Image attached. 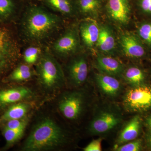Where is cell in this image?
I'll use <instances>...</instances> for the list:
<instances>
[{
	"instance_id": "5b68a950",
	"label": "cell",
	"mask_w": 151,
	"mask_h": 151,
	"mask_svg": "<svg viewBox=\"0 0 151 151\" xmlns=\"http://www.w3.org/2000/svg\"><path fill=\"white\" fill-rule=\"evenodd\" d=\"M123 105L130 112H142L151 110V86L143 84L133 86L126 92Z\"/></svg>"
},
{
	"instance_id": "277c9868",
	"label": "cell",
	"mask_w": 151,
	"mask_h": 151,
	"mask_svg": "<svg viewBox=\"0 0 151 151\" xmlns=\"http://www.w3.org/2000/svg\"><path fill=\"white\" fill-rule=\"evenodd\" d=\"M20 56L19 47L12 32L0 25V79L15 67Z\"/></svg>"
},
{
	"instance_id": "4316f807",
	"label": "cell",
	"mask_w": 151,
	"mask_h": 151,
	"mask_svg": "<svg viewBox=\"0 0 151 151\" xmlns=\"http://www.w3.org/2000/svg\"><path fill=\"white\" fill-rule=\"evenodd\" d=\"M142 141L141 139H138L115 146L114 150L116 151H139L142 150Z\"/></svg>"
},
{
	"instance_id": "8fae6325",
	"label": "cell",
	"mask_w": 151,
	"mask_h": 151,
	"mask_svg": "<svg viewBox=\"0 0 151 151\" xmlns=\"http://www.w3.org/2000/svg\"><path fill=\"white\" fill-rule=\"evenodd\" d=\"M120 42L122 51L127 57L139 59L145 55V49L140 39L133 34H122L120 36Z\"/></svg>"
},
{
	"instance_id": "7a4b0ae2",
	"label": "cell",
	"mask_w": 151,
	"mask_h": 151,
	"mask_svg": "<svg viewBox=\"0 0 151 151\" xmlns=\"http://www.w3.org/2000/svg\"><path fill=\"white\" fill-rule=\"evenodd\" d=\"M67 134L50 118L42 119L34 127L24 141L22 150L26 151L50 150L60 148L67 143Z\"/></svg>"
},
{
	"instance_id": "e0dca14e",
	"label": "cell",
	"mask_w": 151,
	"mask_h": 151,
	"mask_svg": "<svg viewBox=\"0 0 151 151\" xmlns=\"http://www.w3.org/2000/svg\"><path fill=\"white\" fill-rule=\"evenodd\" d=\"M142 119L138 115L135 116L128 122L120 132L116 146L136 139L140 131Z\"/></svg>"
},
{
	"instance_id": "5bb4252c",
	"label": "cell",
	"mask_w": 151,
	"mask_h": 151,
	"mask_svg": "<svg viewBox=\"0 0 151 151\" xmlns=\"http://www.w3.org/2000/svg\"><path fill=\"white\" fill-rule=\"evenodd\" d=\"M96 65L100 73L116 76L122 75L124 65L112 55L99 53L96 58Z\"/></svg>"
},
{
	"instance_id": "4fadbf2b",
	"label": "cell",
	"mask_w": 151,
	"mask_h": 151,
	"mask_svg": "<svg viewBox=\"0 0 151 151\" xmlns=\"http://www.w3.org/2000/svg\"><path fill=\"white\" fill-rule=\"evenodd\" d=\"M80 38L87 48L92 49L96 47L100 26L95 19L87 18L82 21L78 26Z\"/></svg>"
},
{
	"instance_id": "9a60e30c",
	"label": "cell",
	"mask_w": 151,
	"mask_h": 151,
	"mask_svg": "<svg viewBox=\"0 0 151 151\" xmlns=\"http://www.w3.org/2000/svg\"><path fill=\"white\" fill-rule=\"evenodd\" d=\"M95 78L97 86L107 96L116 97L122 90V84L115 76L100 73L95 74Z\"/></svg>"
},
{
	"instance_id": "8992f818",
	"label": "cell",
	"mask_w": 151,
	"mask_h": 151,
	"mask_svg": "<svg viewBox=\"0 0 151 151\" xmlns=\"http://www.w3.org/2000/svg\"><path fill=\"white\" fill-rule=\"evenodd\" d=\"M81 47L78 27L72 26L65 29L52 43L50 49L57 56L65 57L75 54Z\"/></svg>"
},
{
	"instance_id": "6da1fadb",
	"label": "cell",
	"mask_w": 151,
	"mask_h": 151,
	"mask_svg": "<svg viewBox=\"0 0 151 151\" xmlns=\"http://www.w3.org/2000/svg\"><path fill=\"white\" fill-rule=\"evenodd\" d=\"M61 17L38 6H32L24 14L21 30L27 41L40 43L48 39L61 27Z\"/></svg>"
},
{
	"instance_id": "2e32d148",
	"label": "cell",
	"mask_w": 151,
	"mask_h": 151,
	"mask_svg": "<svg viewBox=\"0 0 151 151\" xmlns=\"http://www.w3.org/2000/svg\"><path fill=\"white\" fill-rule=\"evenodd\" d=\"M101 53L111 55L116 48V41L113 30L107 25L100 26L99 37L96 45Z\"/></svg>"
},
{
	"instance_id": "484cf974",
	"label": "cell",
	"mask_w": 151,
	"mask_h": 151,
	"mask_svg": "<svg viewBox=\"0 0 151 151\" xmlns=\"http://www.w3.org/2000/svg\"><path fill=\"white\" fill-rule=\"evenodd\" d=\"M138 34L141 40L151 47V22H145L140 25Z\"/></svg>"
},
{
	"instance_id": "30bf717a",
	"label": "cell",
	"mask_w": 151,
	"mask_h": 151,
	"mask_svg": "<svg viewBox=\"0 0 151 151\" xmlns=\"http://www.w3.org/2000/svg\"><path fill=\"white\" fill-rule=\"evenodd\" d=\"M68 78L76 86H81L87 79L88 65L86 57L84 54L76 55L70 60L67 66Z\"/></svg>"
},
{
	"instance_id": "4dcf8cb0",
	"label": "cell",
	"mask_w": 151,
	"mask_h": 151,
	"mask_svg": "<svg viewBox=\"0 0 151 151\" xmlns=\"http://www.w3.org/2000/svg\"><path fill=\"white\" fill-rule=\"evenodd\" d=\"M145 141L146 145L147 147L148 148L149 150H151V132H148L147 134H146Z\"/></svg>"
},
{
	"instance_id": "ba28073f",
	"label": "cell",
	"mask_w": 151,
	"mask_h": 151,
	"mask_svg": "<svg viewBox=\"0 0 151 151\" xmlns=\"http://www.w3.org/2000/svg\"><path fill=\"white\" fill-rule=\"evenodd\" d=\"M122 116L111 110L101 111L94 117L89 126V131L94 135L103 134L111 132L121 124Z\"/></svg>"
},
{
	"instance_id": "d6986e66",
	"label": "cell",
	"mask_w": 151,
	"mask_h": 151,
	"mask_svg": "<svg viewBox=\"0 0 151 151\" xmlns=\"http://www.w3.org/2000/svg\"><path fill=\"white\" fill-rule=\"evenodd\" d=\"M35 74V70L32 69L31 65L26 63H21L16 65L5 79L8 82H22L29 80Z\"/></svg>"
},
{
	"instance_id": "7c38bea8",
	"label": "cell",
	"mask_w": 151,
	"mask_h": 151,
	"mask_svg": "<svg viewBox=\"0 0 151 151\" xmlns=\"http://www.w3.org/2000/svg\"><path fill=\"white\" fill-rule=\"evenodd\" d=\"M107 12L110 18L117 23L127 25L131 18V6L129 0H108Z\"/></svg>"
},
{
	"instance_id": "83f0119b",
	"label": "cell",
	"mask_w": 151,
	"mask_h": 151,
	"mask_svg": "<svg viewBox=\"0 0 151 151\" xmlns=\"http://www.w3.org/2000/svg\"><path fill=\"white\" fill-rule=\"evenodd\" d=\"M28 122L27 117L22 119L9 120L3 123L2 127L10 129H26Z\"/></svg>"
},
{
	"instance_id": "1f68e13d",
	"label": "cell",
	"mask_w": 151,
	"mask_h": 151,
	"mask_svg": "<svg viewBox=\"0 0 151 151\" xmlns=\"http://www.w3.org/2000/svg\"><path fill=\"white\" fill-rule=\"evenodd\" d=\"M145 124L146 126L149 129V132H151V115L148 116L146 119Z\"/></svg>"
},
{
	"instance_id": "ffe728a7",
	"label": "cell",
	"mask_w": 151,
	"mask_h": 151,
	"mask_svg": "<svg viewBox=\"0 0 151 151\" xmlns=\"http://www.w3.org/2000/svg\"><path fill=\"white\" fill-rule=\"evenodd\" d=\"M44 1L50 9L64 16L71 17L77 14L71 0H44Z\"/></svg>"
},
{
	"instance_id": "52a82bcc",
	"label": "cell",
	"mask_w": 151,
	"mask_h": 151,
	"mask_svg": "<svg viewBox=\"0 0 151 151\" xmlns=\"http://www.w3.org/2000/svg\"><path fill=\"white\" fill-rule=\"evenodd\" d=\"M85 97L83 92L73 91L63 94L58 107L63 116L71 121L78 119L85 108Z\"/></svg>"
},
{
	"instance_id": "ac0fdd59",
	"label": "cell",
	"mask_w": 151,
	"mask_h": 151,
	"mask_svg": "<svg viewBox=\"0 0 151 151\" xmlns=\"http://www.w3.org/2000/svg\"><path fill=\"white\" fill-rule=\"evenodd\" d=\"M29 104L24 102H19L11 105L6 109L0 117V123L13 119H23L30 110Z\"/></svg>"
},
{
	"instance_id": "7402d4cb",
	"label": "cell",
	"mask_w": 151,
	"mask_h": 151,
	"mask_svg": "<svg viewBox=\"0 0 151 151\" xmlns=\"http://www.w3.org/2000/svg\"><path fill=\"white\" fill-rule=\"evenodd\" d=\"M100 4L99 0H79L78 9L80 12L88 18L95 19L99 15Z\"/></svg>"
},
{
	"instance_id": "603a6c76",
	"label": "cell",
	"mask_w": 151,
	"mask_h": 151,
	"mask_svg": "<svg viewBox=\"0 0 151 151\" xmlns=\"http://www.w3.org/2000/svg\"><path fill=\"white\" fill-rule=\"evenodd\" d=\"M2 133L6 142L4 148L7 149L14 145L21 139L24 134L25 129H10L2 127Z\"/></svg>"
},
{
	"instance_id": "f546056e",
	"label": "cell",
	"mask_w": 151,
	"mask_h": 151,
	"mask_svg": "<svg viewBox=\"0 0 151 151\" xmlns=\"http://www.w3.org/2000/svg\"><path fill=\"white\" fill-rule=\"evenodd\" d=\"M139 4L142 12L151 15V0H139Z\"/></svg>"
},
{
	"instance_id": "d4e9b609",
	"label": "cell",
	"mask_w": 151,
	"mask_h": 151,
	"mask_svg": "<svg viewBox=\"0 0 151 151\" xmlns=\"http://www.w3.org/2000/svg\"><path fill=\"white\" fill-rule=\"evenodd\" d=\"M42 53L39 47L35 45L28 47L25 49L23 54L25 63L31 65L36 64Z\"/></svg>"
},
{
	"instance_id": "3957f363",
	"label": "cell",
	"mask_w": 151,
	"mask_h": 151,
	"mask_svg": "<svg viewBox=\"0 0 151 151\" xmlns=\"http://www.w3.org/2000/svg\"><path fill=\"white\" fill-rule=\"evenodd\" d=\"M35 71L40 85L47 92H55L65 85V74L61 65L47 50L42 52L36 64Z\"/></svg>"
},
{
	"instance_id": "9c48e42d",
	"label": "cell",
	"mask_w": 151,
	"mask_h": 151,
	"mask_svg": "<svg viewBox=\"0 0 151 151\" xmlns=\"http://www.w3.org/2000/svg\"><path fill=\"white\" fill-rule=\"evenodd\" d=\"M34 95L32 90L25 86L0 89V111H5L11 105L31 99Z\"/></svg>"
},
{
	"instance_id": "44dd1931",
	"label": "cell",
	"mask_w": 151,
	"mask_h": 151,
	"mask_svg": "<svg viewBox=\"0 0 151 151\" xmlns=\"http://www.w3.org/2000/svg\"><path fill=\"white\" fill-rule=\"evenodd\" d=\"M128 84L136 86L144 84L145 75L142 70L136 66H131L124 69L122 75Z\"/></svg>"
},
{
	"instance_id": "f1b7e54d",
	"label": "cell",
	"mask_w": 151,
	"mask_h": 151,
	"mask_svg": "<svg viewBox=\"0 0 151 151\" xmlns=\"http://www.w3.org/2000/svg\"><path fill=\"white\" fill-rule=\"evenodd\" d=\"M102 140L101 138L93 140L85 147L83 150L84 151H102Z\"/></svg>"
},
{
	"instance_id": "cb8c5ba5",
	"label": "cell",
	"mask_w": 151,
	"mask_h": 151,
	"mask_svg": "<svg viewBox=\"0 0 151 151\" xmlns=\"http://www.w3.org/2000/svg\"><path fill=\"white\" fill-rule=\"evenodd\" d=\"M15 12V4L13 0H0V22L8 20Z\"/></svg>"
}]
</instances>
